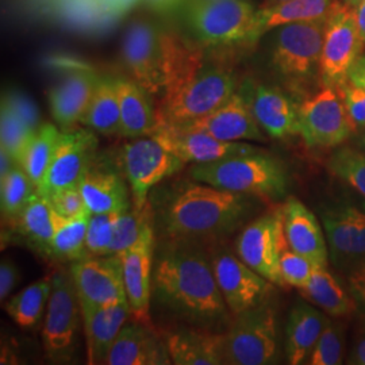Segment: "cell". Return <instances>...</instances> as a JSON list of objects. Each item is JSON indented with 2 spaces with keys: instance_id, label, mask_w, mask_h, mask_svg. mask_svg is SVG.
I'll return each instance as SVG.
<instances>
[{
  "instance_id": "6da1fadb",
  "label": "cell",
  "mask_w": 365,
  "mask_h": 365,
  "mask_svg": "<svg viewBox=\"0 0 365 365\" xmlns=\"http://www.w3.org/2000/svg\"><path fill=\"white\" fill-rule=\"evenodd\" d=\"M153 297L170 313L200 329L230 325L212 259L197 241L170 240L155 255Z\"/></svg>"
},
{
  "instance_id": "7a4b0ae2",
  "label": "cell",
  "mask_w": 365,
  "mask_h": 365,
  "mask_svg": "<svg viewBox=\"0 0 365 365\" xmlns=\"http://www.w3.org/2000/svg\"><path fill=\"white\" fill-rule=\"evenodd\" d=\"M164 96L158 125H187L209 115L235 93V73L205 60L203 52L175 34H161Z\"/></svg>"
},
{
  "instance_id": "3957f363",
  "label": "cell",
  "mask_w": 365,
  "mask_h": 365,
  "mask_svg": "<svg viewBox=\"0 0 365 365\" xmlns=\"http://www.w3.org/2000/svg\"><path fill=\"white\" fill-rule=\"evenodd\" d=\"M255 209L250 195L205 182L184 184L160 212V230L170 240H215L240 227Z\"/></svg>"
},
{
  "instance_id": "277c9868",
  "label": "cell",
  "mask_w": 365,
  "mask_h": 365,
  "mask_svg": "<svg viewBox=\"0 0 365 365\" xmlns=\"http://www.w3.org/2000/svg\"><path fill=\"white\" fill-rule=\"evenodd\" d=\"M190 175L195 182L245 195L277 200L287 194V170L277 158L264 150L194 164Z\"/></svg>"
},
{
  "instance_id": "5b68a950",
  "label": "cell",
  "mask_w": 365,
  "mask_h": 365,
  "mask_svg": "<svg viewBox=\"0 0 365 365\" xmlns=\"http://www.w3.org/2000/svg\"><path fill=\"white\" fill-rule=\"evenodd\" d=\"M222 364H277L282 357L277 319L268 303L235 314L221 333Z\"/></svg>"
},
{
  "instance_id": "8992f818",
  "label": "cell",
  "mask_w": 365,
  "mask_h": 365,
  "mask_svg": "<svg viewBox=\"0 0 365 365\" xmlns=\"http://www.w3.org/2000/svg\"><path fill=\"white\" fill-rule=\"evenodd\" d=\"M327 19L295 22L274 29L272 63L279 75L291 86L300 88L314 78H321V54Z\"/></svg>"
},
{
  "instance_id": "52a82bcc",
  "label": "cell",
  "mask_w": 365,
  "mask_h": 365,
  "mask_svg": "<svg viewBox=\"0 0 365 365\" xmlns=\"http://www.w3.org/2000/svg\"><path fill=\"white\" fill-rule=\"evenodd\" d=\"M256 10L247 0H190L187 21L196 38L207 45L252 43Z\"/></svg>"
},
{
  "instance_id": "ba28073f",
  "label": "cell",
  "mask_w": 365,
  "mask_h": 365,
  "mask_svg": "<svg viewBox=\"0 0 365 365\" xmlns=\"http://www.w3.org/2000/svg\"><path fill=\"white\" fill-rule=\"evenodd\" d=\"M120 161L129 182L133 206L143 210L148 206L150 190L165 178L176 173L184 165L153 135L140 137L125 145L120 150Z\"/></svg>"
},
{
  "instance_id": "9c48e42d",
  "label": "cell",
  "mask_w": 365,
  "mask_h": 365,
  "mask_svg": "<svg viewBox=\"0 0 365 365\" xmlns=\"http://www.w3.org/2000/svg\"><path fill=\"white\" fill-rule=\"evenodd\" d=\"M299 135L309 148H337L349 140L354 125L334 87H324L300 103Z\"/></svg>"
},
{
  "instance_id": "30bf717a",
  "label": "cell",
  "mask_w": 365,
  "mask_h": 365,
  "mask_svg": "<svg viewBox=\"0 0 365 365\" xmlns=\"http://www.w3.org/2000/svg\"><path fill=\"white\" fill-rule=\"evenodd\" d=\"M364 51L356 9L342 3L327 22L319 71L322 86L339 88L348 80L351 68Z\"/></svg>"
},
{
  "instance_id": "8fae6325",
  "label": "cell",
  "mask_w": 365,
  "mask_h": 365,
  "mask_svg": "<svg viewBox=\"0 0 365 365\" xmlns=\"http://www.w3.org/2000/svg\"><path fill=\"white\" fill-rule=\"evenodd\" d=\"M330 260L341 272L365 262V209L353 202H339L321 211Z\"/></svg>"
},
{
  "instance_id": "7c38bea8",
  "label": "cell",
  "mask_w": 365,
  "mask_h": 365,
  "mask_svg": "<svg viewBox=\"0 0 365 365\" xmlns=\"http://www.w3.org/2000/svg\"><path fill=\"white\" fill-rule=\"evenodd\" d=\"M286 240L283 211L276 210L250 222L235 241L237 256L271 283L283 286L280 250Z\"/></svg>"
},
{
  "instance_id": "4fadbf2b",
  "label": "cell",
  "mask_w": 365,
  "mask_h": 365,
  "mask_svg": "<svg viewBox=\"0 0 365 365\" xmlns=\"http://www.w3.org/2000/svg\"><path fill=\"white\" fill-rule=\"evenodd\" d=\"M78 314L80 304L72 276L64 272L52 274V292L42 327L48 357L61 360L69 356L78 331Z\"/></svg>"
},
{
  "instance_id": "5bb4252c",
  "label": "cell",
  "mask_w": 365,
  "mask_h": 365,
  "mask_svg": "<svg viewBox=\"0 0 365 365\" xmlns=\"http://www.w3.org/2000/svg\"><path fill=\"white\" fill-rule=\"evenodd\" d=\"M96 148L98 138L90 128L61 130L51 165L37 190L39 194L49 197L63 188L78 185L92 165Z\"/></svg>"
},
{
  "instance_id": "9a60e30c",
  "label": "cell",
  "mask_w": 365,
  "mask_h": 365,
  "mask_svg": "<svg viewBox=\"0 0 365 365\" xmlns=\"http://www.w3.org/2000/svg\"><path fill=\"white\" fill-rule=\"evenodd\" d=\"M211 259L217 284L233 315L264 303L274 291V283L233 253L220 248Z\"/></svg>"
},
{
  "instance_id": "2e32d148",
  "label": "cell",
  "mask_w": 365,
  "mask_h": 365,
  "mask_svg": "<svg viewBox=\"0 0 365 365\" xmlns=\"http://www.w3.org/2000/svg\"><path fill=\"white\" fill-rule=\"evenodd\" d=\"M155 217L146 222L137 242L120 255L126 298L134 321L150 325L155 268Z\"/></svg>"
},
{
  "instance_id": "e0dca14e",
  "label": "cell",
  "mask_w": 365,
  "mask_h": 365,
  "mask_svg": "<svg viewBox=\"0 0 365 365\" xmlns=\"http://www.w3.org/2000/svg\"><path fill=\"white\" fill-rule=\"evenodd\" d=\"M184 164H206L229 157L261 152L247 143L222 141L192 125L161 123L152 134Z\"/></svg>"
},
{
  "instance_id": "ac0fdd59",
  "label": "cell",
  "mask_w": 365,
  "mask_h": 365,
  "mask_svg": "<svg viewBox=\"0 0 365 365\" xmlns=\"http://www.w3.org/2000/svg\"><path fill=\"white\" fill-rule=\"evenodd\" d=\"M71 276L78 294L80 310L98 309L126 298L120 256L87 257L73 262Z\"/></svg>"
},
{
  "instance_id": "d6986e66",
  "label": "cell",
  "mask_w": 365,
  "mask_h": 365,
  "mask_svg": "<svg viewBox=\"0 0 365 365\" xmlns=\"http://www.w3.org/2000/svg\"><path fill=\"white\" fill-rule=\"evenodd\" d=\"M122 57L133 80L150 95L164 90V56L161 34L146 21L128 27L122 41Z\"/></svg>"
},
{
  "instance_id": "ffe728a7",
  "label": "cell",
  "mask_w": 365,
  "mask_h": 365,
  "mask_svg": "<svg viewBox=\"0 0 365 365\" xmlns=\"http://www.w3.org/2000/svg\"><path fill=\"white\" fill-rule=\"evenodd\" d=\"M187 125L202 129L222 141H265L262 129L252 111L249 98L241 92H235L229 101L209 115Z\"/></svg>"
},
{
  "instance_id": "44dd1931",
  "label": "cell",
  "mask_w": 365,
  "mask_h": 365,
  "mask_svg": "<svg viewBox=\"0 0 365 365\" xmlns=\"http://www.w3.org/2000/svg\"><path fill=\"white\" fill-rule=\"evenodd\" d=\"M288 245L317 267H327L329 247L324 226L313 211L297 197H288L282 207Z\"/></svg>"
},
{
  "instance_id": "7402d4cb",
  "label": "cell",
  "mask_w": 365,
  "mask_h": 365,
  "mask_svg": "<svg viewBox=\"0 0 365 365\" xmlns=\"http://www.w3.org/2000/svg\"><path fill=\"white\" fill-rule=\"evenodd\" d=\"M172 364L164 339L152 325L134 321L125 324L107 357L106 365Z\"/></svg>"
},
{
  "instance_id": "603a6c76",
  "label": "cell",
  "mask_w": 365,
  "mask_h": 365,
  "mask_svg": "<svg viewBox=\"0 0 365 365\" xmlns=\"http://www.w3.org/2000/svg\"><path fill=\"white\" fill-rule=\"evenodd\" d=\"M101 78L88 69L68 73L48 92L52 117L61 130L75 128L91 102Z\"/></svg>"
},
{
  "instance_id": "cb8c5ba5",
  "label": "cell",
  "mask_w": 365,
  "mask_h": 365,
  "mask_svg": "<svg viewBox=\"0 0 365 365\" xmlns=\"http://www.w3.org/2000/svg\"><path fill=\"white\" fill-rule=\"evenodd\" d=\"M87 342L88 364H105L119 331L131 317L128 300L80 310Z\"/></svg>"
},
{
  "instance_id": "d4e9b609",
  "label": "cell",
  "mask_w": 365,
  "mask_h": 365,
  "mask_svg": "<svg viewBox=\"0 0 365 365\" xmlns=\"http://www.w3.org/2000/svg\"><path fill=\"white\" fill-rule=\"evenodd\" d=\"M249 102L261 129L269 137L284 140L299 134V106L277 87L257 86Z\"/></svg>"
},
{
  "instance_id": "484cf974",
  "label": "cell",
  "mask_w": 365,
  "mask_h": 365,
  "mask_svg": "<svg viewBox=\"0 0 365 365\" xmlns=\"http://www.w3.org/2000/svg\"><path fill=\"white\" fill-rule=\"evenodd\" d=\"M342 1L339 0H286L271 6H261L255 14L252 43L277 27L327 19Z\"/></svg>"
},
{
  "instance_id": "4316f807",
  "label": "cell",
  "mask_w": 365,
  "mask_h": 365,
  "mask_svg": "<svg viewBox=\"0 0 365 365\" xmlns=\"http://www.w3.org/2000/svg\"><path fill=\"white\" fill-rule=\"evenodd\" d=\"M329 317L309 303H297L288 317L284 353L288 364L307 363Z\"/></svg>"
},
{
  "instance_id": "83f0119b",
  "label": "cell",
  "mask_w": 365,
  "mask_h": 365,
  "mask_svg": "<svg viewBox=\"0 0 365 365\" xmlns=\"http://www.w3.org/2000/svg\"><path fill=\"white\" fill-rule=\"evenodd\" d=\"M120 107V134L129 138L152 135L158 126L149 92L134 80L117 78Z\"/></svg>"
},
{
  "instance_id": "f1b7e54d",
  "label": "cell",
  "mask_w": 365,
  "mask_h": 365,
  "mask_svg": "<svg viewBox=\"0 0 365 365\" xmlns=\"http://www.w3.org/2000/svg\"><path fill=\"white\" fill-rule=\"evenodd\" d=\"M221 333L207 329H184L164 336L172 364L220 365Z\"/></svg>"
},
{
  "instance_id": "f546056e",
  "label": "cell",
  "mask_w": 365,
  "mask_h": 365,
  "mask_svg": "<svg viewBox=\"0 0 365 365\" xmlns=\"http://www.w3.org/2000/svg\"><path fill=\"white\" fill-rule=\"evenodd\" d=\"M78 188L92 214L126 209L130 205L125 182L110 170H93L91 165L78 182Z\"/></svg>"
},
{
  "instance_id": "4dcf8cb0",
  "label": "cell",
  "mask_w": 365,
  "mask_h": 365,
  "mask_svg": "<svg viewBox=\"0 0 365 365\" xmlns=\"http://www.w3.org/2000/svg\"><path fill=\"white\" fill-rule=\"evenodd\" d=\"M63 218L53 207L51 199L36 191L14 222L21 235L37 248L49 253L53 237Z\"/></svg>"
},
{
  "instance_id": "1f68e13d",
  "label": "cell",
  "mask_w": 365,
  "mask_h": 365,
  "mask_svg": "<svg viewBox=\"0 0 365 365\" xmlns=\"http://www.w3.org/2000/svg\"><path fill=\"white\" fill-rule=\"evenodd\" d=\"M80 123L105 135L120 134V107L115 78H101Z\"/></svg>"
},
{
  "instance_id": "d6a6232c",
  "label": "cell",
  "mask_w": 365,
  "mask_h": 365,
  "mask_svg": "<svg viewBox=\"0 0 365 365\" xmlns=\"http://www.w3.org/2000/svg\"><path fill=\"white\" fill-rule=\"evenodd\" d=\"M303 295L329 317H345L352 313L354 302L339 284L337 277L329 272L327 267H315L313 274L300 288Z\"/></svg>"
},
{
  "instance_id": "836d02e7",
  "label": "cell",
  "mask_w": 365,
  "mask_h": 365,
  "mask_svg": "<svg viewBox=\"0 0 365 365\" xmlns=\"http://www.w3.org/2000/svg\"><path fill=\"white\" fill-rule=\"evenodd\" d=\"M60 134L61 130L53 123L41 125L21 157L18 165L26 172L37 190L51 165Z\"/></svg>"
},
{
  "instance_id": "e575fe53",
  "label": "cell",
  "mask_w": 365,
  "mask_h": 365,
  "mask_svg": "<svg viewBox=\"0 0 365 365\" xmlns=\"http://www.w3.org/2000/svg\"><path fill=\"white\" fill-rule=\"evenodd\" d=\"M52 292V276L24 288L6 303V312L21 327H34L42 317Z\"/></svg>"
},
{
  "instance_id": "d590c367",
  "label": "cell",
  "mask_w": 365,
  "mask_h": 365,
  "mask_svg": "<svg viewBox=\"0 0 365 365\" xmlns=\"http://www.w3.org/2000/svg\"><path fill=\"white\" fill-rule=\"evenodd\" d=\"M91 214L86 211L72 218H63L53 237L49 255L71 261L86 259V238Z\"/></svg>"
},
{
  "instance_id": "8d00e7d4",
  "label": "cell",
  "mask_w": 365,
  "mask_h": 365,
  "mask_svg": "<svg viewBox=\"0 0 365 365\" xmlns=\"http://www.w3.org/2000/svg\"><path fill=\"white\" fill-rule=\"evenodd\" d=\"M36 191L37 188L27 176L26 172L19 165H15L6 176L0 178V202L3 217L15 221Z\"/></svg>"
},
{
  "instance_id": "74e56055",
  "label": "cell",
  "mask_w": 365,
  "mask_h": 365,
  "mask_svg": "<svg viewBox=\"0 0 365 365\" xmlns=\"http://www.w3.org/2000/svg\"><path fill=\"white\" fill-rule=\"evenodd\" d=\"M327 168L365 199V152L359 148L341 146L329 157Z\"/></svg>"
},
{
  "instance_id": "f35d334b",
  "label": "cell",
  "mask_w": 365,
  "mask_h": 365,
  "mask_svg": "<svg viewBox=\"0 0 365 365\" xmlns=\"http://www.w3.org/2000/svg\"><path fill=\"white\" fill-rule=\"evenodd\" d=\"M37 130L31 129L13 110L1 102L0 110V149L18 165L27 144Z\"/></svg>"
},
{
  "instance_id": "ab89813d",
  "label": "cell",
  "mask_w": 365,
  "mask_h": 365,
  "mask_svg": "<svg viewBox=\"0 0 365 365\" xmlns=\"http://www.w3.org/2000/svg\"><path fill=\"white\" fill-rule=\"evenodd\" d=\"M153 217L155 214L149 203L143 210L135 209L134 206L133 209L126 207L122 210L115 223V230H114V237H113L108 256H113V255L120 256L128 249L131 248L143 233L146 222Z\"/></svg>"
},
{
  "instance_id": "60d3db41",
  "label": "cell",
  "mask_w": 365,
  "mask_h": 365,
  "mask_svg": "<svg viewBox=\"0 0 365 365\" xmlns=\"http://www.w3.org/2000/svg\"><path fill=\"white\" fill-rule=\"evenodd\" d=\"M122 210L91 214L86 238V259L108 256L115 223Z\"/></svg>"
},
{
  "instance_id": "b9f144b4",
  "label": "cell",
  "mask_w": 365,
  "mask_h": 365,
  "mask_svg": "<svg viewBox=\"0 0 365 365\" xmlns=\"http://www.w3.org/2000/svg\"><path fill=\"white\" fill-rule=\"evenodd\" d=\"M345 346L344 327L327 318V325L314 346L307 364L339 365L342 363V353Z\"/></svg>"
},
{
  "instance_id": "7bdbcfd3",
  "label": "cell",
  "mask_w": 365,
  "mask_h": 365,
  "mask_svg": "<svg viewBox=\"0 0 365 365\" xmlns=\"http://www.w3.org/2000/svg\"><path fill=\"white\" fill-rule=\"evenodd\" d=\"M315 267L317 265H314L309 259L291 249L287 238L284 240L280 250V272L284 284L297 288L304 287L312 277Z\"/></svg>"
},
{
  "instance_id": "ee69618b",
  "label": "cell",
  "mask_w": 365,
  "mask_h": 365,
  "mask_svg": "<svg viewBox=\"0 0 365 365\" xmlns=\"http://www.w3.org/2000/svg\"><path fill=\"white\" fill-rule=\"evenodd\" d=\"M356 129H365V90L349 80L337 88Z\"/></svg>"
},
{
  "instance_id": "f6af8a7d",
  "label": "cell",
  "mask_w": 365,
  "mask_h": 365,
  "mask_svg": "<svg viewBox=\"0 0 365 365\" xmlns=\"http://www.w3.org/2000/svg\"><path fill=\"white\" fill-rule=\"evenodd\" d=\"M49 199L54 210L64 218H72L86 211H90L86 206L84 197L81 195L78 185L63 188L49 196Z\"/></svg>"
},
{
  "instance_id": "bcb514c9",
  "label": "cell",
  "mask_w": 365,
  "mask_h": 365,
  "mask_svg": "<svg viewBox=\"0 0 365 365\" xmlns=\"http://www.w3.org/2000/svg\"><path fill=\"white\" fill-rule=\"evenodd\" d=\"M3 103L9 106L14 113L21 118L25 123H27L31 129L37 130L39 126V113L38 108L33 103L30 98L26 95L18 91L7 92L3 99Z\"/></svg>"
},
{
  "instance_id": "7dc6e473",
  "label": "cell",
  "mask_w": 365,
  "mask_h": 365,
  "mask_svg": "<svg viewBox=\"0 0 365 365\" xmlns=\"http://www.w3.org/2000/svg\"><path fill=\"white\" fill-rule=\"evenodd\" d=\"M348 288L354 306L365 317V262L348 272Z\"/></svg>"
},
{
  "instance_id": "c3c4849f",
  "label": "cell",
  "mask_w": 365,
  "mask_h": 365,
  "mask_svg": "<svg viewBox=\"0 0 365 365\" xmlns=\"http://www.w3.org/2000/svg\"><path fill=\"white\" fill-rule=\"evenodd\" d=\"M18 269L11 261H1L0 264V299L1 303L10 297L14 288L18 283Z\"/></svg>"
},
{
  "instance_id": "681fc988",
  "label": "cell",
  "mask_w": 365,
  "mask_h": 365,
  "mask_svg": "<svg viewBox=\"0 0 365 365\" xmlns=\"http://www.w3.org/2000/svg\"><path fill=\"white\" fill-rule=\"evenodd\" d=\"M348 80L354 86L365 90V53H363L353 64L348 75Z\"/></svg>"
},
{
  "instance_id": "f907efd6",
  "label": "cell",
  "mask_w": 365,
  "mask_h": 365,
  "mask_svg": "<svg viewBox=\"0 0 365 365\" xmlns=\"http://www.w3.org/2000/svg\"><path fill=\"white\" fill-rule=\"evenodd\" d=\"M348 364L365 365V334L356 339L348 356Z\"/></svg>"
},
{
  "instance_id": "816d5d0a",
  "label": "cell",
  "mask_w": 365,
  "mask_h": 365,
  "mask_svg": "<svg viewBox=\"0 0 365 365\" xmlns=\"http://www.w3.org/2000/svg\"><path fill=\"white\" fill-rule=\"evenodd\" d=\"M356 18H357V26H359V31L364 42L365 48V0H361V3L356 7Z\"/></svg>"
},
{
  "instance_id": "f5cc1de1",
  "label": "cell",
  "mask_w": 365,
  "mask_h": 365,
  "mask_svg": "<svg viewBox=\"0 0 365 365\" xmlns=\"http://www.w3.org/2000/svg\"><path fill=\"white\" fill-rule=\"evenodd\" d=\"M357 148L361 149L363 152H365V129L363 133L359 135V140H357Z\"/></svg>"
},
{
  "instance_id": "db71d44e",
  "label": "cell",
  "mask_w": 365,
  "mask_h": 365,
  "mask_svg": "<svg viewBox=\"0 0 365 365\" xmlns=\"http://www.w3.org/2000/svg\"><path fill=\"white\" fill-rule=\"evenodd\" d=\"M342 3H344V4H346V6H349V7L356 9V7L361 3V0H342Z\"/></svg>"
},
{
  "instance_id": "11a10c76",
  "label": "cell",
  "mask_w": 365,
  "mask_h": 365,
  "mask_svg": "<svg viewBox=\"0 0 365 365\" xmlns=\"http://www.w3.org/2000/svg\"><path fill=\"white\" fill-rule=\"evenodd\" d=\"M280 1H286V0H265L262 6H271V4H276V3H280Z\"/></svg>"
},
{
  "instance_id": "9f6ffc18",
  "label": "cell",
  "mask_w": 365,
  "mask_h": 365,
  "mask_svg": "<svg viewBox=\"0 0 365 365\" xmlns=\"http://www.w3.org/2000/svg\"><path fill=\"white\" fill-rule=\"evenodd\" d=\"M155 1H168V0H155Z\"/></svg>"
}]
</instances>
